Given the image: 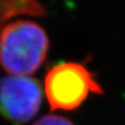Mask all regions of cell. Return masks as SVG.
Masks as SVG:
<instances>
[{"instance_id": "4", "label": "cell", "mask_w": 125, "mask_h": 125, "mask_svg": "<svg viewBox=\"0 0 125 125\" xmlns=\"http://www.w3.org/2000/svg\"><path fill=\"white\" fill-rule=\"evenodd\" d=\"M33 125H75L72 121L57 115H46L39 119Z\"/></svg>"}, {"instance_id": "2", "label": "cell", "mask_w": 125, "mask_h": 125, "mask_svg": "<svg viewBox=\"0 0 125 125\" xmlns=\"http://www.w3.org/2000/svg\"><path fill=\"white\" fill-rule=\"evenodd\" d=\"M44 84L52 109L72 111L88 98L90 93H103L94 74L83 64L73 62L53 66L46 74Z\"/></svg>"}, {"instance_id": "1", "label": "cell", "mask_w": 125, "mask_h": 125, "mask_svg": "<svg viewBox=\"0 0 125 125\" xmlns=\"http://www.w3.org/2000/svg\"><path fill=\"white\" fill-rule=\"evenodd\" d=\"M49 49L46 31L30 20H16L0 31V66L10 75L27 76L44 62Z\"/></svg>"}, {"instance_id": "3", "label": "cell", "mask_w": 125, "mask_h": 125, "mask_svg": "<svg viewBox=\"0 0 125 125\" xmlns=\"http://www.w3.org/2000/svg\"><path fill=\"white\" fill-rule=\"evenodd\" d=\"M43 89L36 78L6 75L0 78V115L15 124H24L38 114Z\"/></svg>"}]
</instances>
